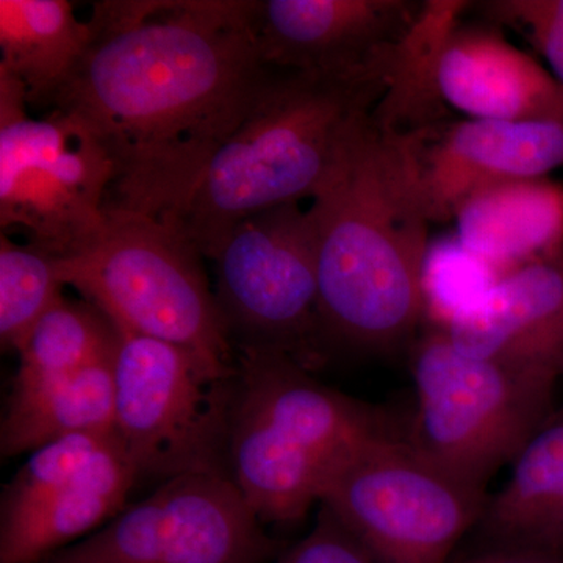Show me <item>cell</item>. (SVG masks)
<instances>
[{
    "instance_id": "obj_1",
    "label": "cell",
    "mask_w": 563,
    "mask_h": 563,
    "mask_svg": "<svg viewBox=\"0 0 563 563\" xmlns=\"http://www.w3.org/2000/svg\"><path fill=\"white\" fill-rule=\"evenodd\" d=\"M258 13L261 0L95 3L90 44L49 110L79 118L109 151V218L179 220L276 70Z\"/></svg>"
},
{
    "instance_id": "obj_2",
    "label": "cell",
    "mask_w": 563,
    "mask_h": 563,
    "mask_svg": "<svg viewBox=\"0 0 563 563\" xmlns=\"http://www.w3.org/2000/svg\"><path fill=\"white\" fill-rule=\"evenodd\" d=\"M426 131L369 114L312 199L325 343L390 354L420 335L431 224L420 166Z\"/></svg>"
},
{
    "instance_id": "obj_3",
    "label": "cell",
    "mask_w": 563,
    "mask_h": 563,
    "mask_svg": "<svg viewBox=\"0 0 563 563\" xmlns=\"http://www.w3.org/2000/svg\"><path fill=\"white\" fill-rule=\"evenodd\" d=\"M396 60L354 74L274 70L246 120L222 144L176 228L203 258L236 222L313 199L352 133L395 84Z\"/></svg>"
},
{
    "instance_id": "obj_4",
    "label": "cell",
    "mask_w": 563,
    "mask_h": 563,
    "mask_svg": "<svg viewBox=\"0 0 563 563\" xmlns=\"http://www.w3.org/2000/svg\"><path fill=\"white\" fill-rule=\"evenodd\" d=\"M379 407L325 387L290 355L239 346L225 474L263 525H295L344 455L396 432Z\"/></svg>"
},
{
    "instance_id": "obj_5",
    "label": "cell",
    "mask_w": 563,
    "mask_h": 563,
    "mask_svg": "<svg viewBox=\"0 0 563 563\" xmlns=\"http://www.w3.org/2000/svg\"><path fill=\"white\" fill-rule=\"evenodd\" d=\"M409 358L417 407L407 442L481 490L558 409L559 377L466 354L442 325L420 333Z\"/></svg>"
},
{
    "instance_id": "obj_6",
    "label": "cell",
    "mask_w": 563,
    "mask_h": 563,
    "mask_svg": "<svg viewBox=\"0 0 563 563\" xmlns=\"http://www.w3.org/2000/svg\"><path fill=\"white\" fill-rule=\"evenodd\" d=\"M202 258L168 222L114 217L90 250L57 263L63 285L101 309L118 331L172 343L232 377L236 354Z\"/></svg>"
},
{
    "instance_id": "obj_7",
    "label": "cell",
    "mask_w": 563,
    "mask_h": 563,
    "mask_svg": "<svg viewBox=\"0 0 563 563\" xmlns=\"http://www.w3.org/2000/svg\"><path fill=\"white\" fill-rule=\"evenodd\" d=\"M20 80L0 69V225L57 261L76 257L110 224L117 168L79 118L27 114Z\"/></svg>"
},
{
    "instance_id": "obj_8",
    "label": "cell",
    "mask_w": 563,
    "mask_h": 563,
    "mask_svg": "<svg viewBox=\"0 0 563 563\" xmlns=\"http://www.w3.org/2000/svg\"><path fill=\"white\" fill-rule=\"evenodd\" d=\"M487 490L429 461L401 432L374 435L350 451L322 485L321 506L374 563H451L483 520Z\"/></svg>"
},
{
    "instance_id": "obj_9",
    "label": "cell",
    "mask_w": 563,
    "mask_h": 563,
    "mask_svg": "<svg viewBox=\"0 0 563 563\" xmlns=\"http://www.w3.org/2000/svg\"><path fill=\"white\" fill-rule=\"evenodd\" d=\"M233 379L172 343L118 331L114 432L141 476H228Z\"/></svg>"
},
{
    "instance_id": "obj_10",
    "label": "cell",
    "mask_w": 563,
    "mask_h": 563,
    "mask_svg": "<svg viewBox=\"0 0 563 563\" xmlns=\"http://www.w3.org/2000/svg\"><path fill=\"white\" fill-rule=\"evenodd\" d=\"M214 296L240 346L290 355L312 369L324 358L317 243L309 209L284 203L251 214L211 252Z\"/></svg>"
},
{
    "instance_id": "obj_11",
    "label": "cell",
    "mask_w": 563,
    "mask_h": 563,
    "mask_svg": "<svg viewBox=\"0 0 563 563\" xmlns=\"http://www.w3.org/2000/svg\"><path fill=\"white\" fill-rule=\"evenodd\" d=\"M277 543L224 474H185L41 563H262Z\"/></svg>"
},
{
    "instance_id": "obj_12",
    "label": "cell",
    "mask_w": 563,
    "mask_h": 563,
    "mask_svg": "<svg viewBox=\"0 0 563 563\" xmlns=\"http://www.w3.org/2000/svg\"><path fill=\"white\" fill-rule=\"evenodd\" d=\"M141 476L117 432L33 451L0 504V563H41L122 512Z\"/></svg>"
},
{
    "instance_id": "obj_13",
    "label": "cell",
    "mask_w": 563,
    "mask_h": 563,
    "mask_svg": "<svg viewBox=\"0 0 563 563\" xmlns=\"http://www.w3.org/2000/svg\"><path fill=\"white\" fill-rule=\"evenodd\" d=\"M417 0H261L258 46L277 69L354 74L396 60L420 21Z\"/></svg>"
},
{
    "instance_id": "obj_14",
    "label": "cell",
    "mask_w": 563,
    "mask_h": 563,
    "mask_svg": "<svg viewBox=\"0 0 563 563\" xmlns=\"http://www.w3.org/2000/svg\"><path fill=\"white\" fill-rule=\"evenodd\" d=\"M470 2L446 0L433 38L431 80L440 101L470 120L563 122V87L504 29L463 21Z\"/></svg>"
},
{
    "instance_id": "obj_15",
    "label": "cell",
    "mask_w": 563,
    "mask_h": 563,
    "mask_svg": "<svg viewBox=\"0 0 563 563\" xmlns=\"http://www.w3.org/2000/svg\"><path fill=\"white\" fill-rule=\"evenodd\" d=\"M442 328L474 357L563 379V250L499 277Z\"/></svg>"
},
{
    "instance_id": "obj_16",
    "label": "cell",
    "mask_w": 563,
    "mask_h": 563,
    "mask_svg": "<svg viewBox=\"0 0 563 563\" xmlns=\"http://www.w3.org/2000/svg\"><path fill=\"white\" fill-rule=\"evenodd\" d=\"M421 184L431 222L453 221L463 199L485 185L548 177L563 166V122H453L429 128L420 147Z\"/></svg>"
},
{
    "instance_id": "obj_17",
    "label": "cell",
    "mask_w": 563,
    "mask_h": 563,
    "mask_svg": "<svg viewBox=\"0 0 563 563\" xmlns=\"http://www.w3.org/2000/svg\"><path fill=\"white\" fill-rule=\"evenodd\" d=\"M457 242L484 262L514 268L563 250V184L550 177L495 181L455 210Z\"/></svg>"
},
{
    "instance_id": "obj_18",
    "label": "cell",
    "mask_w": 563,
    "mask_h": 563,
    "mask_svg": "<svg viewBox=\"0 0 563 563\" xmlns=\"http://www.w3.org/2000/svg\"><path fill=\"white\" fill-rule=\"evenodd\" d=\"M114 357L69 376L13 384L0 429L3 457L66 437L114 432Z\"/></svg>"
},
{
    "instance_id": "obj_19",
    "label": "cell",
    "mask_w": 563,
    "mask_h": 563,
    "mask_svg": "<svg viewBox=\"0 0 563 563\" xmlns=\"http://www.w3.org/2000/svg\"><path fill=\"white\" fill-rule=\"evenodd\" d=\"M90 38V22L66 0H0V69L20 80L29 107L51 109Z\"/></svg>"
},
{
    "instance_id": "obj_20",
    "label": "cell",
    "mask_w": 563,
    "mask_h": 563,
    "mask_svg": "<svg viewBox=\"0 0 563 563\" xmlns=\"http://www.w3.org/2000/svg\"><path fill=\"white\" fill-rule=\"evenodd\" d=\"M563 496V406L533 433L512 463L510 479L488 499L476 526L488 544H512Z\"/></svg>"
},
{
    "instance_id": "obj_21",
    "label": "cell",
    "mask_w": 563,
    "mask_h": 563,
    "mask_svg": "<svg viewBox=\"0 0 563 563\" xmlns=\"http://www.w3.org/2000/svg\"><path fill=\"white\" fill-rule=\"evenodd\" d=\"M118 331L98 307L62 296L33 325L20 347L13 384L79 373L117 355Z\"/></svg>"
},
{
    "instance_id": "obj_22",
    "label": "cell",
    "mask_w": 563,
    "mask_h": 563,
    "mask_svg": "<svg viewBox=\"0 0 563 563\" xmlns=\"http://www.w3.org/2000/svg\"><path fill=\"white\" fill-rule=\"evenodd\" d=\"M57 258L0 235V340L20 351L33 325L62 298Z\"/></svg>"
},
{
    "instance_id": "obj_23",
    "label": "cell",
    "mask_w": 563,
    "mask_h": 563,
    "mask_svg": "<svg viewBox=\"0 0 563 563\" xmlns=\"http://www.w3.org/2000/svg\"><path fill=\"white\" fill-rule=\"evenodd\" d=\"M473 9L481 20L520 32L563 87V0H487Z\"/></svg>"
},
{
    "instance_id": "obj_24",
    "label": "cell",
    "mask_w": 563,
    "mask_h": 563,
    "mask_svg": "<svg viewBox=\"0 0 563 563\" xmlns=\"http://www.w3.org/2000/svg\"><path fill=\"white\" fill-rule=\"evenodd\" d=\"M276 563H374L357 540L321 506L317 525Z\"/></svg>"
},
{
    "instance_id": "obj_25",
    "label": "cell",
    "mask_w": 563,
    "mask_h": 563,
    "mask_svg": "<svg viewBox=\"0 0 563 563\" xmlns=\"http://www.w3.org/2000/svg\"><path fill=\"white\" fill-rule=\"evenodd\" d=\"M510 547L532 548L563 558V496L551 504Z\"/></svg>"
},
{
    "instance_id": "obj_26",
    "label": "cell",
    "mask_w": 563,
    "mask_h": 563,
    "mask_svg": "<svg viewBox=\"0 0 563 563\" xmlns=\"http://www.w3.org/2000/svg\"><path fill=\"white\" fill-rule=\"evenodd\" d=\"M451 563H563L559 555L523 547L487 544L484 550L453 559Z\"/></svg>"
}]
</instances>
